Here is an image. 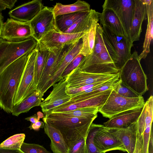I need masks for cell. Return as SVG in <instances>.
Masks as SVG:
<instances>
[{
	"mask_svg": "<svg viewBox=\"0 0 153 153\" xmlns=\"http://www.w3.org/2000/svg\"><path fill=\"white\" fill-rule=\"evenodd\" d=\"M45 114L42 119L44 122L59 130L68 149L82 137L87 136L95 119L64 116L53 112Z\"/></svg>",
	"mask_w": 153,
	"mask_h": 153,
	"instance_id": "cell-1",
	"label": "cell"
},
{
	"mask_svg": "<svg viewBox=\"0 0 153 153\" xmlns=\"http://www.w3.org/2000/svg\"><path fill=\"white\" fill-rule=\"evenodd\" d=\"M30 53L10 64L0 76V108L7 113H12L16 89Z\"/></svg>",
	"mask_w": 153,
	"mask_h": 153,
	"instance_id": "cell-2",
	"label": "cell"
},
{
	"mask_svg": "<svg viewBox=\"0 0 153 153\" xmlns=\"http://www.w3.org/2000/svg\"><path fill=\"white\" fill-rule=\"evenodd\" d=\"M135 51L119 71V79L126 86L138 94L142 96L148 89L147 77Z\"/></svg>",
	"mask_w": 153,
	"mask_h": 153,
	"instance_id": "cell-3",
	"label": "cell"
},
{
	"mask_svg": "<svg viewBox=\"0 0 153 153\" xmlns=\"http://www.w3.org/2000/svg\"><path fill=\"white\" fill-rule=\"evenodd\" d=\"M38 43L33 37L19 41H7L0 37V76L10 64L31 53Z\"/></svg>",
	"mask_w": 153,
	"mask_h": 153,
	"instance_id": "cell-4",
	"label": "cell"
},
{
	"mask_svg": "<svg viewBox=\"0 0 153 153\" xmlns=\"http://www.w3.org/2000/svg\"><path fill=\"white\" fill-rule=\"evenodd\" d=\"M118 59L116 52L106 50L93 57L85 56L76 68L87 73L115 74L119 72L116 66Z\"/></svg>",
	"mask_w": 153,
	"mask_h": 153,
	"instance_id": "cell-5",
	"label": "cell"
},
{
	"mask_svg": "<svg viewBox=\"0 0 153 153\" xmlns=\"http://www.w3.org/2000/svg\"><path fill=\"white\" fill-rule=\"evenodd\" d=\"M145 103L142 96L137 98H126L120 95L112 89L104 104L99 110V112L104 117L110 119L122 112L143 107Z\"/></svg>",
	"mask_w": 153,
	"mask_h": 153,
	"instance_id": "cell-6",
	"label": "cell"
},
{
	"mask_svg": "<svg viewBox=\"0 0 153 153\" xmlns=\"http://www.w3.org/2000/svg\"><path fill=\"white\" fill-rule=\"evenodd\" d=\"M38 49L30 53L27 64L20 79L15 95L13 105L20 103L37 89L33 85L35 65Z\"/></svg>",
	"mask_w": 153,
	"mask_h": 153,
	"instance_id": "cell-7",
	"label": "cell"
},
{
	"mask_svg": "<svg viewBox=\"0 0 153 153\" xmlns=\"http://www.w3.org/2000/svg\"><path fill=\"white\" fill-rule=\"evenodd\" d=\"M29 22L32 37L38 42L51 31H59L53 7L44 6L40 12Z\"/></svg>",
	"mask_w": 153,
	"mask_h": 153,
	"instance_id": "cell-8",
	"label": "cell"
},
{
	"mask_svg": "<svg viewBox=\"0 0 153 153\" xmlns=\"http://www.w3.org/2000/svg\"><path fill=\"white\" fill-rule=\"evenodd\" d=\"M134 6V0H105L102 5V9L113 11L121 24L125 35L129 38Z\"/></svg>",
	"mask_w": 153,
	"mask_h": 153,
	"instance_id": "cell-9",
	"label": "cell"
},
{
	"mask_svg": "<svg viewBox=\"0 0 153 153\" xmlns=\"http://www.w3.org/2000/svg\"><path fill=\"white\" fill-rule=\"evenodd\" d=\"M119 128H109L102 125L95 134L94 144L100 152L119 150H126L120 139Z\"/></svg>",
	"mask_w": 153,
	"mask_h": 153,
	"instance_id": "cell-10",
	"label": "cell"
},
{
	"mask_svg": "<svg viewBox=\"0 0 153 153\" xmlns=\"http://www.w3.org/2000/svg\"><path fill=\"white\" fill-rule=\"evenodd\" d=\"M85 33H69L53 30L38 42V46L42 50L51 51L59 49L65 45L75 44Z\"/></svg>",
	"mask_w": 153,
	"mask_h": 153,
	"instance_id": "cell-11",
	"label": "cell"
},
{
	"mask_svg": "<svg viewBox=\"0 0 153 153\" xmlns=\"http://www.w3.org/2000/svg\"><path fill=\"white\" fill-rule=\"evenodd\" d=\"M75 44L65 45L60 49L49 51L46 63L37 87V90L41 92L44 87L57 70L65 56Z\"/></svg>",
	"mask_w": 153,
	"mask_h": 153,
	"instance_id": "cell-12",
	"label": "cell"
},
{
	"mask_svg": "<svg viewBox=\"0 0 153 153\" xmlns=\"http://www.w3.org/2000/svg\"><path fill=\"white\" fill-rule=\"evenodd\" d=\"M32 37L29 22L8 18L4 23L0 38L9 41H23Z\"/></svg>",
	"mask_w": 153,
	"mask_h": 153,
	"instance_id": "cell-13",
	"label": "cell"
},
{
	"mask_svg": "<svg viewBox=\"0 0 153 153\" xmlns=\"http://www.w3.org/2000/svg\"><path fill=\"white\" fill-rule=\"evenodd\" d=\"M119 75L98 74L82 71L76 68L66 76L67 88H78L96 83L104 82L112 79Z\"/></svg>",
	"mask_w": 153,
	"mask_h": 153,
	"instance_id": "cell-14",
	"label": "cell"
},
{
	"mask_svg": "<svg viewBox=\"0 0 153 153\" xmlns=\"http://www.w3.org/2000/svg\"><path fill=\"white\" fill-rule=\"evenodd\" d=\"M67 85L66 77L53 85V90L47 97L42 102L40 105L45 114L51 112L55 108L69 101L71 96L66 93Z\"/></svg>",
	"mask_w": 153,
	"mask_h": 153,
	"instance_id": "cell-15",
	"label": "cell"
},
{
	"mask_svg": "<svg viewBox=\"0 0 153 153\" xmlns=\"http://www.w3.org/2000/svg\"><path fill=\"white\" fill-rule=\"evenodd\" d=\"M102 28L104 34L114 49L118 56L116 66L119 71L131 54V50L133 46V43L126 36H116L112 34L106 28Z\"/></svg>",
	"mask_w": 153,
	"mask_h": 153,
	"instance_id": "cell-16",
	"label": "cell"
},
{
	"mask_svg": "<svg viewBox=\"0 0 153 153\" xmlns=\"http://www.w3.org/2000/svg\"><path fill=\"white\" fill-rule=\"evenodd\" d=\"M112 90H105L97 96L82 101L73 102H68L55 108L51 112L69 111L88 107L96 108L99 109L105 102Z\"/></svg>",
	"mask_w": 153,
	"mask_h": 153,
	"instance_id": "cell-17",
	"label": "cell"
},
{
	"mask_svg": "<svg viewBox=\"0 0 153 153\" xmlns=\"http://www.w3.org/2000/svg\"><path fill=\"white\" fill-rule=\"evenodd\" d=\"M42 1L34 0L24 4L10 11L11 18L23 22H29L43 7Z\"/></svg>",
	"mask_w": 153,
	"mask_h": 153,
	"instance_id": "cell-18",
	"label": "cell"
},
{
	"mask_svg": "<svg viewBox=\"0 0 153 153\" xmlns=\"http://www.w3.org/2000/svg\"><path fill=\"white\" fill-rule=\"evenodd\" d=\"M147 19V11L144 0H134V13L129 34V38L133 43L139 40L142 32L143 23Z\"/></svg>",
	"mask_w": 153,
	"mask_h": 153,
	"instance_id": "cell-19",
	"label": "cell"
},
{
	"mask_svg": "<svg viewBox=\"0 0 153 153\" xmlns=\"http://www.w3.org/2000/svg\"><path fill=\"white\" fill-rule=\"evenodd\" d=\"M143 108L131 109L116 114L104 123L103 125L107 128H117L128 127L137 121Z\"/></svg>",
	"mask_w": 153,
	"mask_h": 153,
	"instance_id": "cell-20",
	"label": "cell"
},
{
	"mask_svg": "<svg viewBox=\"0 0 153 153\" xmlns=\"http://www.w3.org/2000/svg\"><path fill=\"white\" fill-rule=\"evenodd\" d=\"M82 45L81 38L65 56L57 71L44 87L41 91L42 94H44L50 87L62 79L61 77L63 71L69 64L79 53Z\"/></svg>",
	"mask_w": 153,
	"mask_h": 153,
	"instance_id": "cell-21",
	"label": "cell"
},
{
	"mask_svg": "<svg viewBox=\"0 0 153 153\" xmlns=\"http://www.w3.org/2000/svg\"><path fill=\"white\" fill-rule=\"evenodd\" d=\"M120 81L119 75L99 85L71 95L68 102H73L82 101L97 96L105 90L113 89Z\"/></svg>",
	"mask_w": 153,
	"mask_h": 153,
	"instance_id": "cell-22",
	"label": "cell"
},
{
	"mask_svg": "<svg viewBox=\"0 0 153 153\" xmlns=\"http://www.w3.org/2000/svg\"><path fill=\"white\" fill-rule=\"evenodd\" d=\"M100 25L112 34L118 36H125L122 26L116 15L112 10L102 9L99 16Z\"/></svg>",
	"mask_w": 153,
	"mask_h": 153,
	"instance_id": "cell-23",
	"label": "cell"
},
{
	"mask_svg": "<svg viewBox=\"0 0 153 153\" xmlns=\"http://www.w3.org/2000/svg\"><path fill=\"white\" fill-rule=\"evenodd\" d=\"M148 20L147 29L143 42L142 51L138 55L140 61L147 57L150 51V45L153 38V0H144Z\"/></svg>",
	"mask_w": 153,
	"mask_h": 153,
	"instance_id": "cell-24",
	"label": "cell"
},
{
	"mask_svg": "<svg viewBox=\"0 0 153 153\" xmlns=\"http://www.w3.org/2000/svg\"><path fill=\"white\" fill-rule=\"evenodd\" d=\"M45 133L51 140L50 145L53 153H68V147L59 130L45 123Z\"/></svg>",
	"mask_w": 153,
	"mask_h": 153,
	"instance_id": "cell-25",
	"label": "cell"
},
{
	"mask_svg": "<svg viewBox=\"0 0 153 153\" xmlns=\"http://www.w3.org/2000/svg\"><path fill=\"white\" fill-rule=\"evenodd\" d=\"M43 95L39 91L36 90L19 104L14 105L11 113L12 115L18 117L34 107L40 106Z\"/></svg>",
	"mask_w": 153,
	"mask_h": 153,
	"instance_id": "cell-26",
	"label": "cell"
},
{
	"mask_svg": "<svg viewBox=\"0 0 153 153\" xmlns=\"http://www.w3.org/2000/svg\"><path fill=\"white\" fill-rule=\"evenodd\" d=\"M119 135L128 153H133L135 147L137 134V121L125 128H119Z\"/></svg>",
	"mask_w": 153,
	"mask_h": 153,
	"instance_id": "cell-27",
	"label": "cell"
},
{
	"mask_svg": "<svg viewBox=\"0 0 153 153\" xmlns=\"http://www.w3.org/2000/svg\"><path fill=\"white\" fill-rule=\"evenodd\" d=\"M99 14L100 13L94 18L90 28L81 38L82 45L79 54L84 56L91 54L93 52L96 34L97 25L99 21Z\"/></svg>",
	"mask_w": 153,
	"mask_h": 153,
	"instance_id": "cell-28",
	"label": "cell"
},
{
	"mask_svg": "<svg viewBox=\"0 0 153 153\" xmlns=\"http://www.w3.org/2000/svg\"><path fill=\"white\" fill-rule=\"evenodd\" d=\"M56 17L60 15L79 12L89 11L90 6L86 2L78 0L74 3L70 4H63L56 3L53 7Z\"/></svg>",
	"mask_w": 153,
	"mask_h": 153,
	"instance_id": "cell-29",
	"label": "cell"
},
{
	"mask_svg": "<svg viewBox=\"0 0 153 153\" xmlns=\"http://www.w3.org/2000/svg\"><path fill=\"white\" fill-rule=\"evenodd\" d=\"M153 118V97L151 96L145 102L137 121L138 132L143 135L146 128L152 125Z\"/></svg>",
	"mask_w": 153,
	"mask_h": 153,
	"instance_id": "cell-30",
	"label": "cell"
},
{
	"mask_svg": "<svg viewBox=\"0 0 153 153\" xmlns=\"http://www.w3.org/2000/svg\"><path fill=\"white\" fill-rule=\"evenodd\" d=\"M99 13L95 10L91 9L89 12L79 19L64 33H76L87 32L90 28L93 19Z\"/></svg>",
	"mask_w": 153,
	"mask_h": 153,
	"instance_id": "cell-31",
	"label": "cell"
},
{
	"mask_svg": "<svg viewBox=\"0 0 153 153\" xmlns=\"http://www.w3.org/2000/svg\"><path fill=\"white\" fill-rule=\"evenodd\" d=\"M106 50L116 52L104 34L102 26L98 22L97 25L96 34L93 52L91 54L86 56L93 57Z\"/></svg>",
	"mask_w": 153,
	"mask_h": 153,
	"instance_id": "cell-32",
	"label": "cell"
},
{
	"mask_svg": "<svg viewBox=\"0 0 153 153\" xmlns=\"http://www.w3.org/2000/svg\"><path fill=\"white\" fill-rule=\"evenodd\" d=\"M89 11L65 14L56 17V23L58 31L60 32L64 33L77 21L87 14Z\"/></svg>",
	"mask_w": 153,
	"mask_h": 153,
	"instance_id": "cell-33",
	"label": "cell"
},
{
	"mask_svg": "<svg viewBox=\"0 0 153 153\" xmlns=\"http://www.w3.org/2000/svg\"><path fill=\"white\" fill-rule=\"evenodd\" d=\"M37 47L38 51L35 62L33 85L37 89L38 83L46 63L49 51L39 49L38 44Z\"/></svg>",
	"mask_w": 153,
	"mask_h": 153,
	"instance_id": "cell-34",
	"label": "cell"
},
{
	"mask_svg": "<svg viewBox=\"0 0 153 153\" xmlns=\"http://www.w3.org/2000/svg\"><path fill=\"white\" fill-rule=\"evenodd\" d=\"M99 109L96 108L88 107L80 108L69 111L56 112L59 114L77 117L94 118L97 116Z\"/></svg>",
	"mask_w": 153,
	"mask_h": 153,
	"instance_id": "cell-35",
	"label": "cell"
},
{
	"mask_svg": "<svg viewBox=\"0 0 153 153\" xmlns=\"http://www.w3.org/2000/svg\"><path fill=\"white\" fill-rule=\"evenodd\" d=\"M25 137V135L24 133L15 134L1 143L0 147L8 150H20Z\"/></svg>",
	"mask_w": 153,
	"mask_h": 153,
	"instance_id": "cell-36",
	"label": "cell"
},
{
	"mask_svg": "<svg viewBox=\"0 0 153 153\" xmlns=\"http://www.w3.org/2000/svg\"><path fill=\"white\" fill-rule=\"evenodd\" d=\"M102 126L92 123L89 128L86 139L87 153H104L100 152L95 145L94 137L96 132Z\"/></svg>",
	"mask_w": 153,
	"mask_h": 153,
	"instance_id": "cell-37",
	"label": "cell"
},
{
	"mask_svg": "<svg viewBox=\"0 0 153 153\" xmlns=\"http://www.w3.org/2000/svg\"><path fill=\"white\" fill-rule=\"evenodd\" d=\"M113 89L119 94L126 98H137L142 96L138 94L129 88L124 84L121 80L114 86Z\"/></svg>",
	"mask_w": 153,
	"mask_h": 153,
	"instance_id": "cell-38",
	"label": "cell"
},
{
	"mask_svg": "<svg viewBox=\"0 0 153 153\" xmlns=\"http://www.w3.org/2000/svg\"><path fill=\"white\" fill-rule=\"evenodd\" d=\"M20 150L24 153H51L47 150L42 146L25 142L23 143Z\"/></svg>",
	"mask_w": 153,
	"mask_h": 153,
	"instance_id": "cell-39",
	"label": "cell"
},
{
	"mask_svg": "<svg viewBox=\"0 0 153 153\" xmlns=\"http://www.w3.org/2000/svg\"><path fill=\"white\" fill-rule=\"evenodd\" d=\"M86 137H82L70 147L68 153H87L85 143Z\"/></svg>",
	"mask_w": 153,
	"mask_h": 153,
	"instance_id": "cell-40",
	"label": "cell"
},
{
	"mask_svg": "<svg viewBox=\"0 0 153 153\" xmlns=\"http://www.w3.org/2000/svg\"><path fill=\"white\" fill-rule=\"evenodd\" d=\"M84 57L80 54H78L65 69L62 75V78L66 77L71 71L76 68Z\"/></svg>",
	"mask_w": 153,
	"mask_h": 153,
	"instance_id": "cell-41",
	"label": "cell"
},
{
	"mask_svg": "<svg viewBox=\"0 0 153 153\" xmlns=\"http://www.w3.org/2000/svg\"><path fill=\"white\" fill-rule=\"evenodd\" d=\"M152 125L145 129L143 134L142 153H148V150L150 137Z\"/></svg>",
	"mask_w": 153,
	"mask_h": 153,
	"instance_id": "cell-42",
	"label": "cell"
},
{
	"mask_svg": "<svg viewBox=\"0 0 153 153\" xmlns=\"http://www.w3.org/2000/svg\"><path fill=\"white\" fill-rule=\"evenodd\" d=\"M104 82H99L86 85L78 88H67L66 89V93L68 95L71 96L99 85Z\"/></svg>",
	"mask_w": 153,
	"mask_h": 153,
	"instance_id": "cell-43",
	"label": "cell"
},
{
	"mask_svg": "<svg viewBox=\"0 0 153 153\" xmlns=\"http://www.w3.org/2000/svg\"><path fill=\"white\" fill-rule=\"evenodd\" d=\"M17 1V0H0V11L12 8Z\"/></svg>",
	"mask_w": 153,
	"mask_h": 153,
	"instance_id": "cell-44",
	"label": "cell"
},
{
	"mask_svg": "<svg viewBox=\"0 0 153 153\" xmlns=\"http://www.w3.org/2000/svg\"><path fill=\"white\" fill-rule=\"evenodd\" d=\"M142 140L143 135H140L138 132L136 144L133 153H142Z\"/></svg>",
	"mask_w": 153,
	"mask_h": 153,
	"instance_id": "cell-45",
	"label": "cell"
},
{
	"mask_svg": "<svg viewBox=\"0 0 153 153\" xmlns=\"http://www.w3.org/2000/svg\"><path fill=\"white\" fill-rule=\"evenodd\" d=\"M45 123L42 121L38 120L34 124H31L28 127L30 129H33L36 131H38L40 128H43Z\"/></svg>",
	"mask_w": 153,
	"mask_h": 153,
	"instance_id": "cell-46",
	"label": "cell"
},
{
	"mask_svg": "<svg viewBox=\"0 0 153 153\" xmlns=\"http://www.w3.org/2000/svg\"><path fill=\"white\" fill-rule=\"evenodd\" d=\"M148 153H153V138L152 128L151 131L150 137L149 146Z\"/></svg>",
	"mask_w": 153,
	"mask_h": 153,
	"instance_id": "cell-47",
	"label": "cell"
},
{
	"mask_svg": "<svg viewBox=\"0 0 153 153\" xmlns=\"http://www.w3.org/2000/svg\"><path fill=\"white\" fill-rule=\"evenodd\" d=\"M25 119L27 121H30L31 124H34L37 121L39 120L36 114H35L32 116L27 117Z\"/></svg>",
	"mask_w": 153,
	"mask_h": 153,
	"instance_id": "cell-48",
	"label": "cell"
},
{
	"mask_svg": "<svg viewBox=\"0 0 153 153\" xmlns=\"http://www.w3.org/2000/svg\"><path fill=\"white\" fill-rule=\"evenodd\" d=\"M3 24V17L1 14L0 13V37L2 30Z\"/></svg>",
	"mask_w": 153,
	"mask_h": 153,
	"instance_id": "cell-49",
	"label": "cell"
},
{
	"mask_svg": "<svg viewBox=\"0 0 153 153\" xmlns=\"http://www.w3.org/2000/svg\"><path fill=\"white\" fill-rule=\"evenodd\" d=\"M36 114L39 120L40 118H43L44 117L43 114L40 111L37 112Z\"/></svg>",
	"mask_w": 153,
	"mask_h": 153,
	"instance_id": "cell-50",
	"label": "cell"
}]
</instances>
